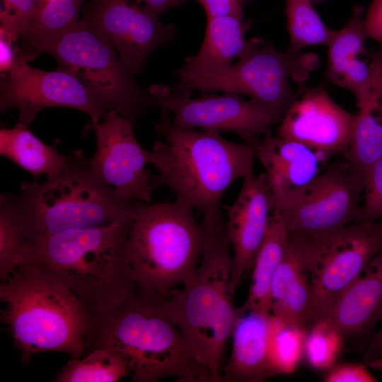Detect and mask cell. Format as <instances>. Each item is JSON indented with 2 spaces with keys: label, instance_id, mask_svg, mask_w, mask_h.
<instances>
[{
  "label": "cell",
  "instance_id": "6da1fadb",
  "mask_svg": "<svg viewBox=\"0 0 382 382\" xmlns=\"http://www.w3.org/2000/svg\"><path fill=\"white\" fill-rule=\"evenodd\" d=\"M98 348L118 357L135 382L165 378L214 382L168 313L163 299L138 285L112 308L90 315L82 356Z\"/></svg>",
  "mask_w": 382,
  "mask_h": 382
},
{
  "label": "cell",
  "instance_id": "7a4b0ae2",
  "mask_svg": "<svg viewBox=\"0 0 382 382\" xmlns=\"http://www.w3.org/2000/svg\"><path fill=\"white\" fill-rule=\"evenodd\" d=\"M161 112L154 129L163 140L149 150V163L158 170L152 177L154 189H169L175 202L202 214L204 224H219L227 189L254 172L253 145L230 141L216 132L178 127Z\"/></svg>",
  "mask_w": 382,
  "mask_h": 382
},
{
  "label": "cell",
  "instance_id": "3957f363",
  "mask_svg": "<svg viewBox=\"0 0 382 382\" xmlns=\"http://www.w3.org/2000/svg\"><path fill=\"white\" fill-rule=\"evenodd\" d=\"M6 325L21 361L39 353L58 352L81 357L90 313L60 280L37 264L26 261L0 284Z\"/></svg>",
  "mask_w": 382,
  "mask_h": 382
},
{
  "label": "cell",
  "instance_id": "277c9868",
  "mask_svg": "<svg viewBox=\"0 0 382 382\" xmlns=\"http://www.w3.org/2000/svg\"><path fill=\"white\" fill-rule=\"evenodd\" d=\"M65 166L42 183L23 181L12 199L28 239L133 219L146 203L127 201L94 172L81 151L66 154Z\"/></svg>",
  "mask_w": 382,
  "mask_h": 382
},
{
  "label": "cell",
  "instance_id": "5b68a950",
  "mask_svg": "<svg viewBox=\"0 0 382 382\" xmlns=\"http://www.w3.org/2000/svg\"><path fill=\"white\" fill-rule=\"evenodd\" d=\"M129 221L44 237L33 243L26 261L60 280L90 315L106 311L137 286L127 256Z\"/></svg>",
  "mask_w": 382,
  "mask_h": 382
},
{
  "label": "cell",
  "instance_id": "8992f818",
  "mask_svg": "<svg viewBox=\"0 0 382 382\" xmlns=\"http://www.w3.org/2000/svg\"><path fill=\"white\" fill-rule=\"evenodd\" d=\"M203 227L204 245L195 275L163 299L197 360L214 382H221L222 359L237 317L232 253L226 221Z\"/></svg>",
  "mask_w": 382,
  "mask_h": 382
},
{
  "label": "cell",
  "instance_id": "52a82bcc",
  "mask_svg": "<svg viewBox=\"0 0 382 382\" xmlns=\"http://www.w3.org/2000/svg\"><path fill=\"white\" fill-rule=\"evenodd\" d=\"M194 210L175 201L146 203L129 221L127 256L137 285L164 298L195 275L204 245Z\"/></svg>",
  "mask_w": 382,
  "mask_h": 382
},
{
  "label": "cell",
  "instance_id": "ba28073f",
  "mask_svg": "<svg viewBox=\"0 0 382 382\" xmlns=\"http://www.w3.org/2000/svg\"><path fill=\"white\" fill-rule=\"evenodd\" d=\"M27 52L47 53L57 68L78 79L105 113L116 111L134 124L156 100L127 69L88 13L67 30L45 38Z\"/></svg>",
  "mask_w": 382,
  "mask_h": 382
},
{
  "label": "cell",
  "instance_id": "9c48e42d",
  "mask_svg": "<svg viewBox=\"0 0 382 382\" xmlns=\"http://www.w3.org/2000/svg\"><path fill=\"white\" fill-rule=\"evenodd\" d=\"M318 64L319 58L313 53L289 49L280 52L270 42L253 37L228 68L214 74L178 80L173 88L248 96L282 120L300 93L291 83L302 86Z\"/></svg>",
  "mask_w": 382,
  "mask_h": 382
},
{
  "label": "cell",
  "instance_id": "30bf717a",
  "mask_svg": "<svg viewBox=\"0 0 382 382\" xmlns=\"http://www.w3.org/2000/svg\"><path fill=\"white\" fill-rule=\"evenodd\" d=\"M364 178L345 160L331 164L275 205L287 233L307 241L361 221Z\"/></svg>",
  "mask_w": 382,
  "mask_h": 382
},
{
  "label": "cell",
  "instance_id": "8fae6325",
  "mask_svg": "<svg viewBox=\"0 0 382 382\" xmlns=\"http://www.w3.org/2000/svg\"><path fill=\"white\" fill-rule=\"evenodd\" d=\"M308 248L312 328L369 261L382 250V223H353L308 242Z\"/></svg>",
  "mask_w": 382,
  "mask_h": 382
},
{
  "label": "cell",
  "instance_id": "7c38bea8",
  "mask_svg": "<svg viewBox=\"0 0 382 382\" xmlns=\"http://www.w3.org/2000/svg\"><path fill=\"white\" fill-rule=\"evenodd\" d=\"M149 90L157 106L170 112L174 124L180 127L232 132L253 144L281 122L259 103L235 93H213L193 98L192 92L158 84L151 86Z\"/></svg>",
  "mask_w": 382,
  "mask_h": 382
},
{
  "label": "cell",
  "instance_id": "4fadbf2b",
  "mask_svg": "<svg viewBox=\"0 0 382 382\" xmlns=\"http://www.w3.org/2000/svg\"><path fill=\"white\" fill-rule=\"evenodd\" d=\"M36 57L18 48L16 62L5 74L1 75L0 110L15 108L19 110V122L31 124L37 113L50 107H66L88 115L91 123L105 117L88 91L71 74L59 68L44 71L28 62Z\"/></svg>",
  "mask_w": 382,
  "mask_h": 382
},
{
  "label": "cell",
  "instance_id": "5bb4252c",
  "mask_svg": "<svg viewBox=\"0 0 382 382\" xmlns=\"http://www.w3.org/2000/svg\"><path fill=\"white\" fill-rule=\"evenodd\" d=\"M103 122L91 123L97 146L87 158L97 175L125 200L151 203L153 192L149 150L137 141L134 123L116 111L106 112Z\"/></svg>",
  "mask_w": 382,
  "mask_h": 382
},
{
  "label": "cell",
  "instance_id": "9a60e30c",
  "mask_svg": "<svg viewBox=\"0 0 382 382\" xmlns=\"http://www.w3.org/2000/svg\"><path fill=\"white\" fill-rule=\"evenodd\" d=\"M91 18L134 76L140 74L156 49L173 41L174 25L135 0H91L84 6Z\"/></svg>",
  "mask_w": 382,
  "mask_h": 382
},
{
  "label": "cell",
  "instance_id": "2e32d148",
  "mask_svg": "<svg viewBox=\"0 0 382 382\" xmlns=\"http://www.w3.org/2000/svg\"><path fill=\"white\" fill-rule=\"evenodd\" d=\"M354 117L323 86L303 88L281 120L277 134L332 158L347 151Z\"/></svg>",
  "mask_w": 382,
  "mask_h": 382
},
{
  "label": "cell",
  "instance_id": "e0dca14e",
  "mask_svg": "<svg viewBox=\"0 0 382 382\" xmlns=\"http://www.w3.org/2000/svg\"><path fill=\"white\" fill-rule=\"evenodd\" d=\"M242 180L237 199L226 208V225L232 253L234 294L243 277L251 270L275 208L265 173L255 175L253 172Z\"/></svg>",
  "mask_w": 382,
  "mask_h": 382
},
{
  "label": "cell",
  "instance_id": "ac0fdd59",
  "mask_svg": "<svg viewBox=\"0 0 382 382\" xmlns=\"http://www.w3.org/2000/svg\"><path fill=\"white\" fill-rule=\"evenodd\" d=\"M251 144L265 169L275 205L311 183L331 158L301 142L277 134H265Z\"/></svg>",
  "mask_w": 382,
  "mask_h": 382
},
{
  "label": "cell",
  "instance_id": "d6986e66",
  "mask_svg": "<svg viewBox=\"0 0 382 382\" xmlns=\"http://www.w3.org/2000/svg\"><path fill=\"white\" fill-rule=\"evenodd\" d=\"M381 319L382 250L340 294L319 321L335 329L343 337L359 338L368 345L374 328Z\"/></svg>",
  "mask_w": 382,
  "mask_h": 382
},
{
  "label": "cell",
  "instance_id": "ffe728a7",
  "mask_svg": "<svg viewBox=\"0 0 382 382\" xmlns=\"http://www.w3.org/2000/svg\"><path fill=\"white\" fill-rule=\"evenodd\" d=\"M364 8L354 7L347 23L335 35L328 45L326 79L347 89L357 105L366 96L375 76L376 66L365 46L367 39L364 25Z\"/></svg>",
  "mask_w": 382,
  "mask_h": 382
},
{
  "label": "cell",
  "instance_id": "44dd1931",
  "mask_svg": "<svg viewBox=\"0 0 382 382\" xmlns=\"http://www.w3.org/2000/svg\"><path fill=\"white\" fill-rule=\"evenodd\" d=\"M272 315L250 311L237 316L232 349L221 381L260 382L272 377L269 360Z\"/></svg>",
  "mask_w": 382,
  "mask_h": 382
},
{
  "label": "cell",
  "instance_id": "7402d4cb",
  "mask_svg": "<svg viewBox=\"0 0 382 382\" xmlns=\"http://www.w3.org/2000/svg\"><path fill=\"white\" fill-rule=\"evenodd\" d=\"M251 24V21L231 16L207 18L200 49L187 57L176 71L178 80L214 74L233 65L248 46L246 33Z\"/></svg>",
  "mask_w": 382,
  "mask_h": 382
},
{
  "label": "cell",
  "instance_id": "603a6c76",
  "mask_svg": "<svg viewBox=\"0 0 382 382\" xmlns=\"http://www.w3.org/2000/svg\"><path fill=\"white\" fill-rule=\"evenodd\" d=\"M287 241V231L274 208L265 238L251 268V280L247 298L236 308V316L250 311L271 314L272 282L284 256Z\"/></svg>",
  "mask_w": 382,
  "mask_h": 382
},
{
  "label": "cell",
  "instance_id": "cb8c5ba5",
  "mask_svg": "<svg viewBox=\"0 0 382 382\" xmlns=\"http://www.w3.org/2000/svg\"><path fill=\"white\" fill-rule=\"evenodd\" d=\"M0 154L35 179L42 175H56L67 160L66 155L58 151L56 144H46L32 133L28 125L20 122L12 128L0 129Z\"/></svg>",
  "mask_w": 382,
  "mask_h": 382
},
{
  "label": "cell",
  "instance_id": "d4e9b609",
  "mask_svg": "<svg viewBox=\"0 0 382 382\" xmlns=\"http://www.w3.org/2000/svg\"><path fill=\"white\" fill-rule=\"evenodd\" d=\"M345 160L363 178L382 155V90L372 93L358 107Z\"/></svg>",
  "mask_w": 382,
  "mask_h": 382
},
{
  "label": "cell",
  "instance_id": "484cf974",
  "mask_svg": "<svg viewBox=\"0 0 382 382\" xmlns=\"http://www.w3.org/2000/svg\"><path fill=\"white\" fill-rule=\"evenodd\" d=\"M33 243L25 234L12 194L0 197V279L5 281L28 259Z\"/></svg>",
  "mask_w": 382,
  "mask_h": 382
},
{
  "label": "cell",
  "instance_id": "4316f807",
  "mask_svg": "<svg viewBox=\"0 0 382 382\" xmlns=\"http://www.w3.org/2000/svg\"><path fill=\"white\" fill-rule=\"evenodd\" d=\"M124 363L104 349H94L71 359L57 374L56 382H116L128 376Z\"/></svg>",
  "mask_w": 382,
  "mask_h": 382
},
{
  "label": "cell",
  "instance_id": "83f0119b",
  "mask_svg": "<svg viewBox=\"0 0 382 382\" xmlns=\"http://www.w3.org/2000/svg\"><path fill=\"white\" fill-rule=\"evenodd\" d=\"M285 13L291 52H299L311 45L328 46L335 35V30L323 23L310 0H285Z\"/></svg>",
  "mask_w": 382,
  "mask_h": 382
},
{
  "label": "cell",
  "instance_id": "f1b7e54d",
  "mask_svg": "<svg viewBox=\"0 0 382 382\" xmlns=\"http://www.w3.org/2000/svg\"><path fill=\"white\" fill-rule=\"evenodd\" d=\"M83 0H45L22 34L21 40L33 45L75 25Z\"/></svg>",
  "mask_w": 382,
  "mask_h": 382
},
{
  "label": "cell",
  "instance_id": "f546056e",
  "mask_svg": "<svg viewBox=\"0 0 382 382\" xmlns=\"http://www.w3.org/2000/svg\"><path fill=\"white\" fill-rule=\"evenodd\" d=\"M306 332L272 316L269 360L272 376L292 373L303 354Z\"/></svg>",
  "mask_w": 382,
  "mask_h": 382
},
{
  "label": "cell",
  "instance_id": "4dcf8cb0",
  "mask_svg": "<svg viewBox=\"0 0 382 382\" xmlns=\"http://www.w3.org/2000/svg\"><path fill=\"white\" fill-rule=\"evenodd\" d=\"M271 315L306 333L310 323V273L303 270L289 286L282 303Z\"/></svg>",
  "mask_w": 382,
  "mask_h": 382
},
{
  "label": "cell",
  "instance_id": "1f68e13d",
  "mask_svg": "<svg viewBox=\"0 0 382 382\" xmlns=\"http://www.w3.org/2000/svg\"><path fill=\"white\" fill-rule=\"evenodd\" d=\"M343 338L335 329L319 321L306 333L303 354L313 367L330 369L341 350Z\"/></svg>",
  "mask_w": 382,
  "mask_h": 382
},
{
  "label": "cell",
  "instance_id": "d6a6232c",
  "mask_svg": "<svg viewBox=\"0 0 382 382\" xmlns=\"http://www.w3.org/2000/svg\"><path fill=\"white\" fill-rule=\"evenodd\" d=\"M0 30L15 42L21 38L29 22L45 0H2Z\"/></svg>",
  "mask_w": 382,
  "mask_h": 382
},
{
  "label": "cell",
  "instance_id": "836d02e7",
  "mask_svg": "<svg viewBox=\"0 0 382 382\" xmlns=\"http://www.w3.org/2000/svg\"><path fill=\"white\" fill-rule=\"evenodd\" d=\"M363 192L361 221H374L382 218V155L364 174Z\"/></svg>",
  "mask_w": 382,
  "mask_h": 382
},
{
  "label": "cell",
  "instance_id": "e575fe53",
  "mask_svg": "<svg viewBox=\"0 0 382 382\" xmlns=\"http://www.w3.org/2000/svg\"><path fill=\"white\" fill-rule=\"evenodd\" d=\"M325 382L377 381L369 367L362 363H345L331 366L323 378Z\"/></svg>",
  "mask_w": 382,
  "mask_h": 382
},
{
  "label": "cell",
  "instance_id": "d590c367",
  "mask_svg": "<svg viewBox=\"0 0 382 382\" xmlns=\"http://www.w3.org/2000/svg\"><path fill=\"white\" fill-rule=\"evenodd\" d=\"M204 8L207 18L231 16L241 19L244 13L238 0H195Z\"/></svg>",
  "mask_w": 382,
  "mask_h": 382
},
{
  "label": "cell",
  "instance_id": "8d00e7d4",
  "mask_svg": "<svg viewBox=\"0 0 382 382\" xmlns=\"http://www.w3.org/2000/svg\"><path fill=\"white\" fill-rule=\"evenodd\" d=\"M367 38L382 44V0H373L364 18Z\"/></svg>",
  "mask_w": 382,
  "mask_h": 382
},
{
  "label": "cell",
  "instance_id": "74e56055",
  "mask_svg": "<svg viewBox=\"0 0 382 382\" xmlns=\"http://www.w3.org/2000/svg\"><path fill=\"white\" fill-rule=\"evenodd\" d=\"M361 363L374 370H382V325L364 350Z\"/></svg>",
  "mask_w": 382,
  "mask_h": 382
},
{
  "label": "cell",
  "instance_id": "f35d334b",
  "mask_svg": "<svg viewBox=\"0 0 382 382\" xmlns=\"http://www.w3.org/2000/svg\"><path fill=\"white\" fill-rule=\"evenodd\" d=\"M13 42L15 41L8 35L0 30V71L1 74L8 73L16 62L18 48L13 46Z\"/></svg>",
  "mask_w": 382,
  "mask_h": 382
},
{
  "label": "cell",
  "instance_id": "ab89813d",
  "mask_svg": "<svg viewBox=\"0 0 382 382\" xmlns=\"http://www.w3.org/2000/svg\"><path fill=\"white\" fill-rule=\"evenodd\" d=\"M158 15L177 7L187 0H135Z\"/></svg>",
  "mask_w": 382,
  "mask_h": 382
},
{
  "label": "cell",
  "instance_id": "60d3db41",
  "mask_svg": "<svg viewBox=\"0 0 382 382\" xmlns=\"http://www.w3.org/2000/svg\"><path fill=\"white\" fill-rule=\"evenodd\" d=\"M381 223H382V220H381Z\"/></svg>",
  "mask_w": 382,
  "mask_h": 382
}]
</instances>
